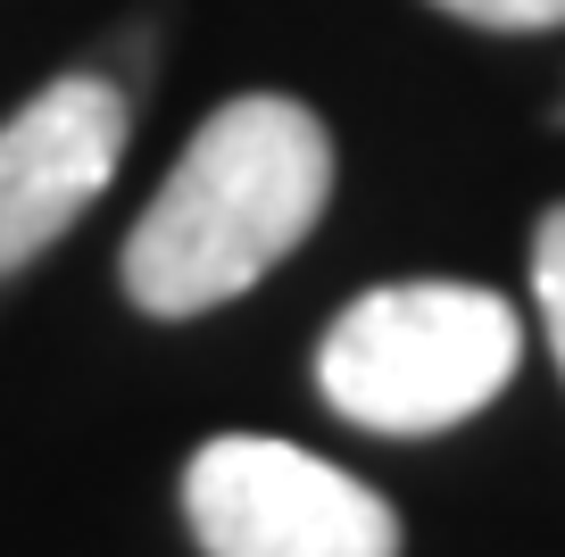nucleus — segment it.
I'll return each instance as SVG.
<instances>
[{
    "instance_id": "nucleus-1",
    "label": "nucleus",
    "mask_w": 565,
    "mask_h": 557,
    "mask_svg": "<svg viewBox=\"0 0 565 557\" xmlns=\"http://www.w3.org/2000/svg\"><path fill=\"white\" fill-rule=\"evenodd\" d=\"M333 192V141L317 108L249 92L225 101L175 158L159 200L125 233V292L141 316H200L242 299L308 242Z\"/></svg>"
},
{
    "instance_id": "nucleus-2",
    "label": "nucleus",
    "mask_w": 565,
    "mask_h": 557,
    "mask_svg": "<svg viewBox=\"0 0 565 557\" xmlns=\"http://www.w3.org/2000/svg\"><path fill=\"white\" fill-rule=\"evenodd\" d=\"M524 358V325L482 283H383L350 299L317 349V391L333 417L391 441H424L466 424L508 391Z\"/></svg>"
},
{
    "instance_id": "nucleus-3",
    "label": "nucleus",
    "mask_w": 565,
    "mask_h": 557,
    "mask_svg": "<svg viewBox=\"0 0 565 557\" xmlns=\"http://www.w3.org/2000/svg\"><path fill=\"white\" fill-rule=\"evenodd\" d=\"M183 516L209 557H399L383 491L266 433L209 441L183 466Z\"/></svg>"
},
{
    "instance_id": "nucleus-4",
    "label": "nucleus",
    "mask_w": 565,
    "mask_h": 557,
    "mask_svg": "<svg viewBox=\"0 0 565 557\" xmlns=\"http://www.w3.org/2000/svg\"><path fill=\"white\" fill-rule=\"evenodd\" d=\"M134 108L108 75H58L0 125V275L34 266L125 158Z\"/></svg>"
},
{
    "instance_id": "nucleus-5",
    "label": "nucleus",
    "mask_w": 565,
    "mask_h": 557,
    "mask_svg": "<svg viewBox=\"0 0 565 557\" xmlns=\"http://www.w3.org/2000/svg\"><path fill=\"white\" fill-rule=\"evenodd\" d=\"M532 292H541L548 349H557V366H565V209L541 217V242H532Z\"/></svg>"
},
{
    "instance_id": "nucleus-6",
    "label": "nucleus",
    "mask_w": 565,
    "mask_h": 557,
    "mask_svg": "<svg viewBox=\"0 0 565 557\" xmlns=\"http://www.w3.org/2000/svg\"><path fill=\"white\" fill-rule=\"evenodd\" d=\"M433 9H449L466 25H491V34H548V25H565V0H433Z\"/></svg>"
}]
</instances>
